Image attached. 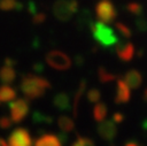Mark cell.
I'll return each mask as SVG.
<instances>
[{
    "instance_id": "obj_33",
    "label": "cell",
    "mask_w": 147,
    "mask_h": 146,
    "mask_svg": "<svg viewBox=\"0 0 147 146\" xmlns=\"http://www.w3.org/2000/svg\"><path fill=\"white\" fill-rule=\"evenodd\" d=\"M113 121H114L115 123H122V122L124 121V115H123L122 113H119V112H116V113L113 115Z\"/></svg>"
},
{
    "instance_id": "obj_34",
    "label": "cell",
    "mask_w": 147,
    "mask_h": 146,
    "mask_svg": "<svg viewBox=\"0 0 147 146\" xmlns=\"http://www.w3.org/2000/svg\"><path fill=\"white\" fill-rule=\"evenodd\" d=\"M3 64L9 66V67H15V66L17 64V61H16L15 59L10 57V56H7V57H5V60H3Z\"/></svg>"
},
{
    "instance_id": "obj_22",
    "label": "cell",
    "mask_w": 147,
    "mask_h": 146,
    "mask_svg": "<svg viewBox=\"0 0 147 146\" xmlns=\"http://www.w3.org/2000/svg\"><path fill=\"white\" fill-rule=\"evenodd\" d=\"M126 10L131 15H133L136 17L144 15V6L141 3H139V2H130V3H127L126 5Z\"/></svg>"
},
{
    "instance_id": "obj_18",
    "label": "cell",
    "mask_w": 147,
    "mask_h": 146,
    "mask_svg": "<svg viewBox=\"0 0 147 146\" xmlns=\"http://www.w3.org/2000/svg\"><path fill=\"white\" fill-rule=\"evenodd\" d=\"M57 125H59L60 130L62 132H64V133L71 132L75 129V122H74V120L70 118L69 116H65V115L59 116V118H57Z\"/></svg>"
},
{
    "instance_id": "obj_6",
    "label": "cell",
    "mask_w": 147,
    "mask_h": 146,
    "mask_svg": "<svg viewBox=\"0 0 147 146\" xmlns=\"http://www.w3.org/2000/svg\"><path fill=\"white\" fill-rule=\"evenodd\" d=\"M9 112H10V118H11L13 123L22 122L29 114L28 99L20 98V99H16V100L9 102Z\"/></svg>"
},
{
    "instance_id": "obj_20",
    "label": "cell",
    "mask_w": 147,
    "mask_h": 146,
    "mask_svg": "<svg viewBox=\"0 0 147 146\" xmlns=\"http://www.w3.org/2000/svg\"><path fill=\"white\" fill-rule=\"evenodd\" d=\"M86 90V80L85 79H82L79 85H78V89L76 91V94H75V98H74V116L76 117L77 114H78V108H79V103H80V100H82V97L84 94Z\"/></svg>"
},
{
    "instance_id": "obj_21",
    "label": "cell",
    "mask_w": 147,
    "mask_h": 146,
    "mask_svg": "<svg viewBox=\"0 0 147 146\" xmlns=\"http://www.w3.org/2000/svg\"><path fill=\"white\" fill-rule=\"evenodd\" d=\"M98 78L101 83H109L115 79H117V76L109 70H107L105 67H99L98 68Z\"/></svg>"
},
{
    "instance_id": "obj_26",
    "label": "cell",
    "mask_w": 147,
    "mask_h": 146,
    "mask_svg": "<svg viewBox=\"0 0 147 146\" xmlns=\"http://www.w3.org/2000/svg\"><path fill=\"white\" fill-rule=\"evenodd\" d=\"M134 25L136 29L139 32H146L147 31V20L144 16H138L134 20Z\"/></svg>"
},
{
    "instance_id": "obj_32",
    "label": "cell",
    "mask_w": 147,
    "mask_h": 146,
    "mask_svg": "<svg viewBox=\"0 0 147 146\" xmlns=\"http://www.w3.org/2000/svg\"><path fill=\"white\" fill-rule=\"evenodd\" d=\"M32 68H33V71H34V72H38V74L44 72V70H45V66H44V63H41V62H36Z\"/></svg>"
},
{
    "instance_id": "obj_24",
    "label": "cell",
    "mask_w": 147,
    "mask_h": 146,
    "mask_svg": "<svg viewBox=\"0 0 147 146\" xmlns=\"http://www.w3.org/2000/svg\"><path fill=\"white\" fill-rule=\"evenodd\" d=\"M115 28H116V30L119 32V34H121L123 38H125V39L131 38L132 31H131V29H130L125 23H123V22H116V23H115Z\"/></svg>"
},
{
    "instance_id": "obj_3",
    "label": "cell",
    "mask_w": 147,
    "mask_h": 146,
    "mask_svg": "<svg viewBox=\"0 0 147 146\" xmlns=\"http://www.w3.org/2000/svg\"><path fill=\"white\" fill-rule=\"evenodd\" d=\"M77 0H56L53 5V14L60 22H68L78 11Z\"/></svg>"
},
{
    "instance_id": "obj_36",
    "label": "cell",
    "mask_w": 147,
    "mask_h": 146,
    "mask_svg": "<svg viewBox=\"0 0 147 146\" xmlns=\"http://www.w3.org/2000/svg\"><path fill=\"white\" fill-rule=\"evenodd\" d=\"M125 146H139V144L136 143V141H129V143L125 144Z\"/></svg>"
},
{
    "instance_id": "obj_31",
    "label": "cell",
    "mask_w": 147,
    "mask_h": 146,
    "mask_svg": "<svg viewBox=\"0 0 147 146\" xmlns=\"http://www.w3.org/2000/svg\"><path fill=\"white\" fill-rule=\"evenodd\" d=\"M74 63H75V66L78 67V68L83 67V64H84V56H83L82 54H76V55L74 56Z\"/></svg>"
},
{
    "instance_id": "obj_39",
    "label": "cell",
    "mask_w": 147,
    "mask_h": 146,
    "mask_svg": "<svg viewBox=\"0 0 147 146\" xmlns=\"http://www.w3.org/2000/svg\"><path fill=\"white\" fill-rule=\"evenodd\" d=\"M1 141H2V139H0V146H2V143Z\"/></svg>"
},
{
    "instance_id": "obj_8",
    "label": "cell",
    "mask_w": 147,
    "mask_h": 146,
    "mask_svg": "<svg viewBox=\"0 0 147 146\" xmlns=\"http://www.w3.org/2000/svg\"><path fill=\"white\" fill-rule=\"evenodd\" d=\"M115 52L117 54V57L123 62H130L136 53L134 45L131 41L127 40H119L115 45Z\"/></svg>"
},
{
    "instance_id": "obj_38",
    "label": "cell",
    "mask_w": 147,
    "mask_h": 146,
    "mask_svg": "<svg viewBox=\"0 0 147 146\" xmlns=\"http://www.w3.org/2000/svg\"><path fill=\"white\" fill-rule=\"evenodd\" d=\"M142 128H144L145 130H147V120H145V121L142 122Z\"/></svg>"
},
{
    "instance_id": "obj_29",
    "label": "cell",
    "mask_w": 147,
    "mask_h": 146,
    "mask_svg": "<svg viewBox=\"0 0 147 146\" xmlns=\"http://www.w3.org/2000/svg\"><path fill=\"white\" fill-rule=\"evenodd\" d=\"M13 124V121L9 116H1L0 117V128L1 129H9Z\"/></svg>"
},
{
    "instance_id": "obj_27",
    "label": "cell",
    "mask_w": 147,
    "mask_h": 146,
    "mask_svg": "<svg viewBox=\"0 0 147 146\" xmlns=\"http://www.w3.org/2000/svg\"><path fill=\"white\" fill-rule=\"evenodd\" d=\"M71 146H94V143L92 139L87 138V137H80L78 136L76 141L71 145Z\"/></svg>"
},
{
    "instance_id": "obj_14",
    "label": "cell",
    "mask_w": 147,
    "mask_h": 146,
    "mask_svg": "<svg viewBox=\"0 0 147 146\" xmlns=\"http://www.w3.org/2000/svg\"><path fill=\"white\" fill-rule=\"evenodd\" d=\"M15 79H16V70L14 69V67L3 64L0 68V80L6 85H10L15 82Z\"/></svg>"
},
{
    "instance_id": "obj_17",
    "label": "cell",
    "mask_w": 147,
    "mask_h": 146,
    "mask_svg": "<svg viewBox=\"0 0 147 146\" xmlns=\"http://www.w3.org/2000/svg\"><path fill=\"white\" fill-rule=\"evenodd\" d=\"M107 113H108V107H107V105L105 102H100L99 101L93 107V118L99 123L105 121V118L107 116Z\"/></svg>"
},
{
    "instance_id": "obj_7",
    "label": "cell",
    "mask_w": 147,
    "mask_h": 146,
    "mask_svg": "<svg viewBox=\"0 0 147 146\" xmlns=\"http://www.w3.org/2000/svg\"><path fill=\"white\" fill-rule=\"evenodd\" d=\"M8 146H32V138L30 132L24 128H16L8 137Z\"/></svg>"
},
{
    "instance_id": "obj_23",
    "label": "cell",
    "mask_w": 147,
    "mask_h": 146,
    "mask_svg": "<svg viewBox=\"0 0 147 146\" xmlns=\"http://www.w3.org/2000/svg\"><path fill=\"white\" fill-rule=\"evenodd\" d=\"M32 121L37 124H49V123H52L53 120L51 116H47L46 114H44L39 110H36L32 114Z\"/></svg>"
},
{
    "instance_id": "obj_28",
    "label": "cell",
    "mask_w": 147,
    "mask_h": 146,
    "mask_svg": "<svg viewBox=\"0 0 147 146\" xmlns=\"http://www.w3.org/2000/svg\"><path fill=\"white\" fill-rule=\"evenodd\" d=\"M46 18H47V16H46L45 13L38 11L36 15L32 16V24L33 25H41L46 22Z\"/></svg>"
},
{
    "instance_id": "obj_10",
    "label": "cell",
    "mask_w": 147,
    "mask_h": 146,
    "mask_svg": "<svg viewBox=\"0 0 147 146\" xmlns=\"http://www.w3.org/2000/svg\"><path fill=\"white\" fill-rule=\"evenodd\" d=\"M131 99V91L130 87L126 85V83L118 78L116 80V92H115V103L117 105H122V103H126L129 102Z\"/></svg>"
},
{
    "instance_id": "obj_13",
    "label": "cell",
    "mask_w": 147,
    "mask_h": 146,
    "mask_svg": "<svg viewBox=\"0 0 147 146\" xmlns=\"http://www.w3.org/2000/svg\"><path fill=\"white\" fill-rule=\"evenodd\" d=\"M34 146H62V141L56 135L45 133L36 139Z\"/></svg>"
},
{
    "instance_id": "obj_1",
    "label": "cell",
    "mask_w": 147,
    "mask_h": 146,
    "mask_svg": "<svg viewBox=\"0 0 147 146\" xmlns=\"http://www.w3.org/2000/svg\"><path fill=\"white\" fill-rule=\"evenodd\" d=\"M52 89L51 83L45 78L36 74H25L21 78L20 90L28 100H34L41 98L48 90Z\"/></svg>"
},
{
    "instance_id": "obj_30",
    "label": "cell",
    "mask_w": 147,
    "mask_h": 146,
    "mask_svg": "<svg viewBox=\"0 0 147 146\" xmlns=\"http://www.w3.org/2000/svg\"><path fill=\"white\" fill-rule=\"evenodd\" d=\"M26 8H28V13H29L31 16H33V15H36V14L38 13L37 3H36V1H33V0H30V1L28 2Z\"/></svg>"
},
{
    "instance_id": "obj_19",
    "label": "cell",
    "mask_w": 147,
    "mask_h": 146,
    "mask_svg": "<svg viewBox=\"0 0 147 146\" xmlns=\"http://www.w3.org/2000/svg\"><path fill=\"white\" fill-rule=\"evenodd\" d=\"M23 8L24 5L17 0H0V10L2 11H10V10L21 11Z\"/></svg>"
},
{
    "instance_id": "obj_11",
    "label": "cell",
    "mask_w": 147,
    "mask_h": 146,
    "mask_svg": "<svg viewBox=\"0 0 147 146\" xmlns=\"http://www.w3.org/2000/svg\"><path fill=\"white\" fill-rule=\"evenodd\" d=\"M123 80L126 83V85L132 89V90H137L141 86L142 84V75L139 70L137 69H130L127 70L124 76H123Z\"/></svg>"
},
{
    "instance_id": "obj_9",
    "label": "cell",
    "mask_w": 147,
    "mask_h": 146,
    "mask_svg": "<svg viewBox=\"0 0 147 146\" xmlns=\"http://www.w3.org/2000/svg\"><path fill=\"white\" fill-rule=\"evenodd\" d=\"M96 131L103 140L111 141L117 135V126L113 120H105L98 124Z\"/></svg>"
},
{
    "instance_id": "obj_15",
    "label": "cell",
    "mask_w": 147,
    "mask_h": 146,
    "mask_svg": "<svg viewBox=\"0 0 147 146\" xmlns=\"http://www.w3.org/2000/svg\"><path fill=\"white\" fill-rule=\"evenodd\" d=\"M17 92L14 87L10 85H1L0 86V102H11L14 99H16Z\"/></svg>"
},
{
    "instance_id": "obj_5",
    "label": "cell",
    "mask_w": 147,
    "mask_h": 146,
    "mask_svg": "<svg viewBox=\"0 0 147 146\" xmlns=\"http://www.w3.org/2000/svg\"><path fill=\"white\" fill-rule=\"evenodd\" d=\"M46 62L49 67L56 70H68L72 62L71 59L63 52L59 49H52L46 54Z\"/></svg>"
},
{
    "instance_id": "obj_16",
    "label": "cell",
    "mask_w": 147,
    "mask_h": 146,
    "mask_svg": "<svg viewBox=\"0 0 147 146\" xmlns=\"http://www.w3.org/2000/svg\"><path fill=\"white\" fill-rule=\"evenodd\" d=\"M92 14L88 9H83L78 17H77V26L79 29H86L90 28V25L92 24Z\"/></svg>"
},
{
    "instance_id": "obj_37",
    "label": "cell",
    "mask_w": 147,
    "mask_h": 146,
    "mask_svg": "<svg viewBox=\"0 0 147 146\" xmlns=\"http://www.w3.org/2000/svg\"><path fill=\"white\" fill-rule=\"evenodd\" d=\"M142 98H144L145 101H147V89L144 91V95H142Z\"/></svg>"
},
{
    "instance_id": "obj_2",
    "label": "cell",
    "mask_w": 147,
    "mask_h": 146,
    "mask_svg": "<svg viewBox=\"0 0 147 146\" xmlns=\"http://www.w3.org/2000/svg\"><path fill=\"white\" fill-rule=\"evenodd\" d=\"M90 30L92 32L93 39L101 46L105 48H110L113 46H115L119 40L117 38V34L115 33V31L106 25L103 22L101 21H93L92 24L90 25Z\"/></svg>"
},
{
    "instance_id": "obj_35",
    "label": "cell",
    "mask_w": 147,
    "mask_h": 146,
    "mask_svg": "<svg viewBox=\"0 0 147 146\" xmlns=\"http://www.w3.org/2000/svg\"><path fill=\"white\" fill-rule=\"evenodd\" d=\"M31 45H32V47L36 49V48H39L40 47V45H41V43H40V39L38 38V37H34L33 38V40H32V43H31Z\"/></svg>"
},
{
    "instance_id": "obj_12",
    "label": "cell",
    "mask_w": 147,
    "mask_h": 146,
    "mask_svg": "<svg viewBox=\"0 0 147 146\" xmlns=\"http://www.w3.org/2000/svg\"><path fill=\"white\" fill-rule=\"evenodd\" d=\"M53 105L56 109L61 112H68L71 108V100L68 93L65 92H59L53 98Z\"/></svg>"
},
{
    "instance_id": "obj_25",
    "label": "cell",
    "mask_w": 147,
    "mask_h": 146,
    "mask_svg": "<svg viewBox=\"0 0 147 146\" xmlns=\"http://www.w3.org/2000/svg\"><path fill=\"white\" fill-rule=\"evenodd\" d=\"M86 99L88 100V102H92V103H96V102H99V100L101 99V92H100V90L96 89V87L90 89V90L87 91Z\"/></svg>"
},
{
    "instance_id": "obj_4",
    "label": "cell",
    "mask_w": 147,
    "mask_h": 146,
    "mask_svg": "<svg viewBox=\"0 0 147 146\" xmlns=\"http://www.w3.org/2000/svg\"><path fill=\"white\" fill-rule=\"evenodd\" d=\"M95 15L103 23H111L117 17L118 13L115 5L110 0H100L95 5Z\"/></svg>"
}]
</instances>
